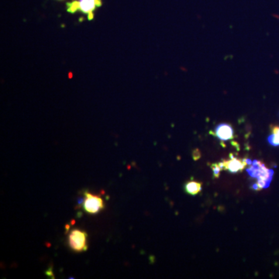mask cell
<instances>
[{
	"mask_svg": "<svg viewBox=\"0 0 279 279\" xmlns=\"http://www.w3.org/2000/svg\"><path fill=\"white\" fill-rule=\"evenodd\" d=\"M104 201L102 197L85 191V200L82 204L84 211L88 214H97L104 209Z\"/></svg>",
	"mask_w": 279,
	"mask_h": 279,
	"instance_id": "277c9868",
	"label": "cell"
},
{
	"mask_svg": "<svg viewBox=\"0 0 279 279\" xmlns=\"http://www.w3.org/2000/svg\"><path fill=\"white\" fill-rule=\"evenodd\" d=\"M211 168H212V172H213V176H214V178L219 177L220 174V171H222V168H221V167H220V164L219 163L212 164L211 165Z\"/></svg>",
	"mask_w": 279,
	"mask_h": 279,
	"instance_id": "9c48e42d",
	"label": "cell"
},
{
	"mask_svg": "<svg viewBox=\"0 0 279 279\" xmlns=\"http://www.w3.org/2000/svg\"><path fill=\"white\" fill-rule=\"evenodd\" d=\"M184 191L187 194L191 195H196L200 193L202 189V183L198 181H188L184 184Z\"/></svg>",
	"mask_w": 279,
	"mask_h": 279,
	"instance_id": "52a82bcc",
	"label": "cell"
},
{
	"mask_svg": "<svg viewBox=\"0 0 279 279\" xmlns=\"http://www.w3.org/2000/svg\"><path fill=\"white\" fill-rule=\"evenodd\" d=\"M102 5V0H74L67 3V11L72 14L79 11L88 15V19L91 20L94 17L93 12Z\"/></svg>",
	"mask_w": 279,
	"mask_h": 279,
	"instance_id": "7a4b0ae2",
	"label": "cell"
},
{
	"mask_svg": "<svg viewBox=\"0 0 279 279\" xmlns=\"http://www.w3.org/2000/svg\"><path fill=\"white\" fill-rule=\"evenodd\" d=\"M201 156H202V154H201V152L198 151V149L195 150V151H193V153H192V157H193L194 160L195 161L198 160V159L201 158Z\"/></svg>",
	"mask_w": 279,
	"mask_h": 279,
	"instance_id": "30bf717a",
	"label": "cell"
},
{
	"mask_svg": "<svg viewBox=\"0 0 279 279\" xmlns=\"http://www.w3.org/2000/svg\"><path fill=\"white\" fill-rule=\"evenodd\" d=\"M267 142L269 144L274 147H278L279 146V137L276 134H271L267 137Z\"/></svg>",
	"mask_w": 279,
	"mask_h": 279,
	"instance_id": "ba28073f",
	"label": "cell"
},
{
	"mask_svg": "<svg viewBox=\"0 0 279 279\" xmlns=\"http://www.w3.org/2000/svg\"><path fill=\"white\" fill-rule=\"evenodd\" d=\"M271 130L272 134H274L279 137V127L278 126H271Z\"/></svg>",
	"mask_w": 279,
	"mask_h": 279,
	"instance_id": "8fae6325",
	"label": "cell"
},
{
	"mask_svg": "<svg viewBox=\"0 0 279 279\" xmlns=\"http://www.w3.org/2000/svg\"><path fill=\"white\" fill-rule=\"evenodd\" d=\"M234 129L227 123H220L215 128V135L222 141H227L234 138Z\"/></svg>",
	"mask_w": 279,
	"mask_h": 279,
	"instance_id": "8992f818",
	"label": "cell"
},
{
	"mask_svg": "<svg viewBox=\"0 0 279 279\" xmlns=\"http://www.w3.org/2000/svg\"><path fill=\"white\" fill-rule=\"evenodd\" d=\"M246 169L247 174L252 178L256 179V182L252 185L254 190H261L267 188L274 175V171L267 168L264 163L257 160L252 161V163Z\"/></svg>",
	"mask_w": 279,
	"mask_h": 279,
	"instance_id": "6da1fadb",
	"label": "cell"
},
{
	"mask_svg": "<svg viewBox=\"0 0 279 279\" xmlns=\"http://www.w3.org/2000/svg\"><path fill=\"white\" fill-rule=\"evenodd\" d=\"M251 163H252V161L248 158L239 159V158L230 155V160H223L219 164H220L222 170L228 171L230 173H237L245 169L246 167L251 164Z\"/></svg>",
	"mask_w": 279,
	"mask_h": 279,
	"instance_id": "5b68a950",
	"label": "cell"
},
{
	"mask_svg": "<svg viewBox=\"0 0 279 279\" xmlns=\"http://www.w3.org/2000/svg\"><path fill=\"white\" fill-rule=\"evenodd\" d=\"M68 244L72 251L82 252L88 249V234L78 229H74L70 232L68 237Z\"/></svg>",
	"mask_w": 279,
	"mask_h": 279,
	"instance_id": "3957f363",
	"label": "cell"
}]
</instances>
